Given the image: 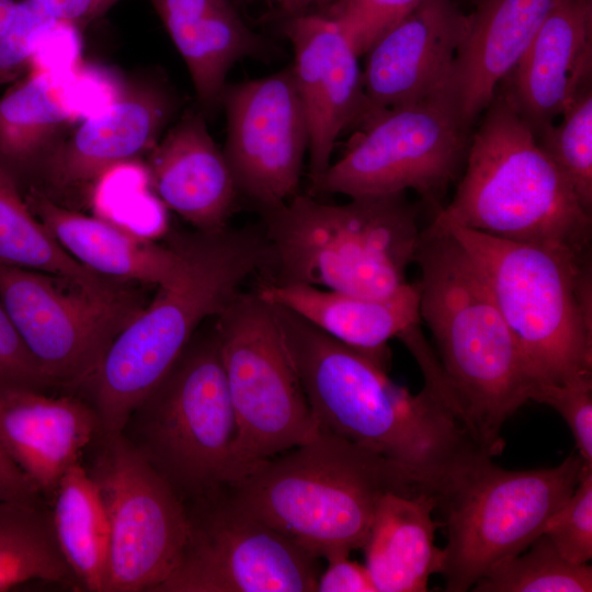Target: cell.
<instances>
[{"mask_svg": "<svg viewBox=\"0 0 592 592\" xmlns=\"http://www.w3.org/2000/svg\"><path fill=\"white\" fill-rule=\"evenodd\" d=\"M0 263L67 281L99 296L127 289L72 258L34 215L18 183L0 168Z\"/></svg>", "mask_w": 592, "mask_h": 592, "instance_id": "29", "label": "cell"}, {"mask_svg": "<svg viewBox=\"0 0 592 592\" xmlns=\"http://www.w3.org/2000/svg\"><path fill=\"white\" fill-rule=\"evenodd\" d=\"M560 0H477L445 93L468 128L491 103Z\"/></svg>", "mask_w": 592, "mask_h": 592, "instance_id": "21", "label": "cell"}, {"mask_svg": "<svg viewBox=\"0 0 592 592\" xmlns=\"http://www.w3.org/2000/svg\"><path fill=\"white\" fill-rule=\"evenodd\" d=\"M558 124L544 128L537 141L592 212V89L585 86L568 104Z\"/></svg>", "mask_w": 592, "mask_h": 592, "instance_id": "32", "label": "cell"}, {"mask_svg": "<svg viewBox=\"0 0 592 592\" xmlns=\"http://www.w3.org/2000/svg\"><path fill=\"white\" fill-rule=\"evenodd\" d=\"M66 24L46 15L27 0H19L12 20L0 34V84L20 79L39 49Z\"/></svg>", "mask_w": 592, "mask_h": 592, "instance_id": "33", "label": "cell"}, {"mask_svg": "<svg viewBox=\"0 0 592 592\" xmlns=\"http://www.w3.org/2000/svg\"><path fill=\"white\" fill-rule=\"evenodd\" d=\"M265 1L270 3H274L278 8L280 12L283 14V18H284L293 13V11L295 10L296 5L298 4L300 0H265Z\"/></svg>", "mask_w": 592, "mask_h": 592, "instance_id": "43", "label": "cell"}, {"mask_svg": "<svg viewBox=\"0 0 592 592\" xmlns=\"http://www.w3.org/2000/svg\"><path fill=\"white\" fill-rule=\"evenodd\" d=\"M179 274L114 338L87 386L102 436L124 432L133 412L169 373L201 326L219 316L248 277L271 263L263 229L225 227L172 240Z\"/></svg>", "mask_w": 592, "mask_h": 592, "instance_id": "2", "label": "cell"}, {"mask_svg": "<svg viewBox=\"0 0 592 592\" xmlns=\"http://www.w3.org/2000/svg\"><path fill=\"white\" fill-rule=\"evenodd\" d=\"M179 561L155 592H312L319 558L239 508L225 489L191 501Z\"/></svg>", "mask_w": 592, "mask_h": 592, "instance_id": "12", "label": "cell"}, {"mask_svg": "<svg viewBox=\"0 0 592 592\" xmlns=\"http://www.w3.org/2000/svg\"><path fill=\"white\" fill-rule=\"evenodd\" d=\"M0 385L42 390L49 386L0 300Z\"/></svg>", "mask_w": 592, "mask_h": 592, "instance_id": "37", "label": "cell"}, {"mask_svg": "<svg viewBox=\"0 0 592 592\" xmlns=\"http://www.w3.org/2000/svg\"><path fill=\"white\" fill-rule=\"evenodd\" d=\"M328 567L319 574L318 592H377L365 565L353 561L348 556L327 560Z\"/></svg>", "mask_w": 592, "mask_h": 592, "instance_id": "38", "label": "cell"}, {"mask_svg": "<svg viewBox=\"0 0 592 592\" xmlns=\"http://www.w3.org/2000/svg\"><path fill=\"white\" fill-rule=\"evenodd\" d=\"M24 198L62 248L100 276L159 287L181 270L182 254L173 241L163 247L112 221L68 209L35 186Z\"/></svg>", "mask_w": 592, "mask_h": 592, "instance_id": "24", "label": "cell"}, {"mask_svg": "<svg viewBox=\"0 0 592 592\" xmlns=\"http://www.w3.org/2000/svg\"><path fill=\"white\" fill-rule=\"evenodd\" d=\"M533 401L555 409L571 431L576 452L584 465L592 467V375L563 384H540Z\"/></svg>", "mask_w": 592, "mask_h": 592, "instance_id": "36", "label": "cell"}, {"mask_svg": "<svg viewBox=\"0 0 592 592\" xmlns=\"http://www.w3.org/2000/svg\"><path fill=\"white\" fill-rule=\"evenodd\" d=\"M330 1L331 0H300L292 14L320 9Z\"/></svg>", "mask_w": 592, "mask_h": 592, "instance_id": "42", "label": "cell"}, {"mask_svg": "<svg viewBox=\"0 0 592 592\" xmlns=\"http://www.w3.org/2000/svg\"><path fill=\"white\" fill-rule=\"evenodd\" d=\"M467 25L454 0H422L379 36L365 54L362 118L445 92Z\"/></svg>", "mask_w": 592, "mask_h": 592, "instance_id": "17", "label": "cell"}, {"mask_svg": "<svg viewBox=\"0 0 592 592\" xmlns=\"http://www.w3.org/2000/svg\"><path fill=\"white\" fill-rule=\"evenodd\" d=\"M148 155L149 182L168 208L200 231L227 227L239 194L203 113L185 112Z\"/></svg>", "mask_w": 592, "mask_h": 592, "instance_id": "22", "label": "cell"}, {"mask_svg": "<svg viewBox=\"0 0 592 592\" xmlns=\"http://www.w3.org/2000/svg\"><path fill=\"white\" fill-rule=\"evenodd\" d=\"M0 300L49 386L81 385L143 309L129 292L99 296L56 276L1 263Z\"/></svg>", "mask_w": 592, "mask_h": 592, "instance_id": "14", "label": "cell"}, {"mask_svg": "<svg viewBox=\"0 0 592 592\" xmlns=\"http://www.w3.org/2000/svg\"><path fill=\"white\" fill-rule=\"evenodd\" d=\"M437 499L425 491L387 492L376 508L361 549L377 592H423L441 573L443 548L435 545L442 523Z\"/></svg>", "mask_w": 592, "mask_h": 592, "instance_id": "26", "label": "cell"}, {"mask_svg": "<svg viewBox=\"0 0 592 592\" xmlns=\"http://www.w3.org/2000/svg\"><path fill=\"white\" fill-rule=\"evenodd\" d=\"M274 284H308L364 297L403 286L421 237L406 193L328 204L296 194L261 212Z\"/></svg>", "mask_w": 592, "mask_h": 592, "instance_id": "6", "label": "cell"}, {"mask_svg": "<svg viewBox=\"0 0 592 592\" xmlns=\"http://www.w3.org/2000/svg\"><path fill=\"white\" fill-rule=\"evenodd\" d=\"M584 463L572 452L549 468L508 470L486 456L437 500L446 531L441 574L445 590L465 592L538 538L578 485Z\"/></svg>", "mask_w": 592, "mask_h": 592, "instance_id": "9", "label": "cell"}, {"mask_svg": "<svg viewBox=\"0 0 592 592\" xmlns=\"http://www.w3.org/2000/svg\"><path fill=\"white\" fill-rule=\"evenodd\" d=\"M591 71L592 0H560L506 78L505 92L536 136L591 84Z\"/></svg>", "mask_w": 592, "mask_h": 592, "instance_id": "19", "label": "cell"}, {"mask_svg": "<svg viewBox=\"0 0 592 592\" xmlns=\"http://www.w3.org/2000/svg\"><path fill=\"white\" fill-rule=\"evenodd\" d=\"M50 512L55 537L76 581L104 592L110 528L100 488L80 463L60 479Z\"/></svg>", "mask_w": 592, "mask_h": 592, "instance_id": "28", "label": "cell"}, {"mask_svg": "<svg viewBox=\"0 0 592 592\" xmlns=\"http://www.w3.org/2000/svg\"><path fill=\"white\" fill-rule=\"evenodd\" d=\"M225 490L239 508L327 560L362 548L384 494L423 491L391 462L321 430Z\"/></svg>", "mask_w": 592, "mask_h": 592, "instance_id": "4", "label": "cell"}, {"mask_svg": "<svg viewBox=\"0 0 592 592\" xmlns=\"http://www.w3.org/2000/svg\"><path fill=\"white\" fill-rule=\"evenodd\" d=\"M68 96L62 76L52 68L18 79L0 96V168L19 186L39 173L77 116Z\"/></svg>", "mask_w": 592, "mask_h": 592, "instance_id": "27", "label": "cell"}, {"mask_svg": "<svg viewBox=\"0 0 592 592\" xmlns=\"http://www.w3.org/2000/svg\"><path fill=\"white\" fill-rule=\"evenodd\" d=\"M19 0H0V34L13 18Z\"/></svg>", "mask_w": 592, "mask_h": 592, "instance_id": "41", "label": "cell"}, {"mask_svg": "<svg viewBox=\"0 0 592 592\" xmlns=\"http://www.w3.org/2000/svg\"><path fill=\"white\" fill-rule=\"evenodd\" d=\"M272 306L319 430L386 458L436 499L465 468L493 457L432 387L411 394L378 358Z\"/></svg>", "mask_w": 592, "mask_h": 592, "instance_id": "1", "label": "cell"}, {"mask_svg": "<svg viewBox=\"0 0 592 592\" xmlns=\"http://www.w3.org/2000/svg\"><path fill=\"white\" fill-rule=\"evenodd\" d=\"M103 439L91 475L110 528L104 592H155L183 550L185 503L124 433Z\"/></svg>", "mask_w": 592, "mask_h": 592, "instance_id": "13", "label": "cell"}, {"mask_svg": "<svg viewBox=\"0 0 592 592\" xmlns=\"http://www.w3.org/2000/svg\"><path fill=\"white\" fill-rule=\"evenodd\" d=\"M422 0H331L317 9L345 33L360 57Z\"/></svg>", "mask_w": 592, "mask_h": 592, "instance_id": "34", "label": "cell"}, {"mask_svg": "<svg viewBox=\"0 0 592 592\" xmlns=\"http://www.w3.org/2000/svg\"><path fill=\"white\" fill-rule=\"evenodd\" d=\"M73 579L50 512L39 503L0 501V592L33 580L68 585Z\"/></svg>", "mask_w": 592, "mask_h": 592, "instance_id": "30", "label": "cell"}, {"mask_svg": "<svg viewBox=\"0 0 592 592\" xmlns=\"http://www.w3.org/2000/svg\"><path fill=\"white\" fill-rule=\"evenodd\" d=\"M177 107L174 94L162 83L119 88L110 102L59 141L39 173L58 189L89 185L110 170L149 153Z\"/></svg>", "mask_w": 592, "mask_h": 592, "instance_id": "18", "label": "cell"}, {"mask_svg": "<svg viewBox=\"0 0 592 592\" xmlns=\"http://www.w3.org/2000/svg\"><path fill=\"white\" fill-rule=\"evenodd\" d=\"M129 420L138 429L133 444L184 503L243 478L215 318L198 329Z\"/></svg>", "mask_w": 592, "mask_h": 592, "instance_id": "8", "label": "cell"}, {"mask_svg": "<svg viewBox=\"0 0 592 592\" xmlns=\"http://www.w3.org/2000/svg\"><path fill=\"white\" fill-rule=\"evenodd\" d=\"M257 293L265 301L287 308L330 337L385 364L388 341L400 340L421 325L417 282H408L382 298L308 284L270 283Z\"/></svg>", "mask_w": 592, "mask_h": 592, "instance_id": "25", "label": "cell"}, {"mask_svg": "<svg viewBox=\"0 0 592 592\" xmlns=\"http://www.w3.org/2000/svg\"><path fill=\"white\" fill-rule=\"evenodd\" d=\"M100 432L90 403L73 396L0 385V442L39 494H54Z\"/></svg>", "mask_w": 592, "mask_h": 592, "instance_id": "20", "label": "cell"}, {"mask_svg": "<svg viewBox=\"0 0 592 592\" xmlns=\"http://www.w3.org/2000/svg\"><path fill=\"white\" fill-rule=\"evenodd\" d=\"M291 65L309 132V174L316 183L329 169L340 134L365 112L360 56L342 29L319 11L284 16Z\"/></svg>", "mask_w": 592, "mask_h": 592, "instance_id": "16", "label": "cell"}, {"mask_svg": "<svg viewBox=\"0 0 592 592\" xmlns=\"http://www.w3.org/2000/svg\"><path fill=\"white\" fill-rule=\"evenodd\" d=\"M52 19L79 30L103 15L118 0H27Z\"/></svg>", "mask_w": 592, "mask_h": 592, "instance_id": "39", "label": "cell"}, {"mask_svg": "<svg viewBox=\"0 0 592 592\" xmlns=\"http://www.w3.org/2000/svg\"><path fill=\"white\" fill-rule=\"evenodd\" d=\"M183 58L203 113L221 107L227 76L247 57L272 47L242 19L236 0H149Z\"/></svg>", "mask_w": 592, "mask_h": 592, "instance_id": "23", "label": "cell"}, {"mask_svg": "<svg viewBox=\"0 0 592 592\" xmlns=\"http://www.w3.org/2000/svg\"><path fill=\"white\" fill-rule=\"evenodd\" d=\"M227 138L223 150L238 194L259 212L297 194L309 147L306 114L292 66L227 84L223 99Z\"/></svg>", "mask_w": 592, "mask_h": 592, "instance_id": "15", "label": "cell"}, {"mask_svg": "<svg viewBox=\"0 0 592 592\" xmlns=\"http://www.w3.org/2000/svg\"><path fill=\"white\" fill-rule=\"evenodd\" d=\"M39 493L0 442V501L39 503Z\"/></svg>", "mask_w": 592, "mask_h": 592, "instance_id": "40", "label": "cell"}, {"mask_svg": "<svg viewBox=\"0 0 592 592\" xmlns=\"http://www.w3.org/2000/svg\"><path fill=\"white\" fill-rule=\"evenodd\" d=\"M444 219L494 238L591 254L592 212L509 94L496 93L467 149Z\"/></svg>", "mask_w": 592, "mask_h": 592, "instance_id": "5", "label": "cell"}, {"mask_svg": "<svg viewBox=\"0 0 592 592\" xmlns=\"http://www.w3.org/2000/svg\"><path fill=\"white\" fill-rule=\"evenodd\" d=\"M315 194L352 197L415 191L437 205L465 164L468 130L445 92L365 115Z\"/></svg>", "mask_w": 592, "mask_h": 592, "instance_id": "10", "label": "cell"}, {"mask_svg": "<svg viewBox=\"0 0 592 592\" xmlns=\"http://www.w3.org/2000/svg\"><path fill=\"white\" fill-rule=\"evenodd\" d=\"M434 217L478 269L537 386L592 375L591 254L499 239Z\"/></svg>", "mask_w": 592, "mask_h": 592, "instance_id": "7", "label": "cell"}, {"mask_svg": "<svg viewBox=\"0 0 592 592\" xmlns=\"http://www.w3.org/2000/svg\"><path fill=\"white\" fill-rule=\"evenodd\" d=\"M543 535L570 562L588 563L592 558V467L584 465L569 498L550 516Z\"/></svg>", "mask_w": 592, "mask_h": 592, "instance_id": "35", "label": "cell"}, {"mask_svg": "<svg viewBox=\"0 0 592 592\" xmlns=\"http://www.w3.org/2000/svg\"><path fill=\"white\" fill-rule=\"evenodd\" d=\"M215 327L246 476L319 428L270 303L241 292L215 317Z\"/></svg>", "mask_w": 592, "mask_h": 592, "instance_id": "11", "label": "cell"}, {"mask_svg": "<svg viewBox=\"0 0 592 592\" xmlns=\"http://www.w3.org/2000/svg\"><path fill=\"white\" fill-rule=\"evenodd\" d=\"M419 314L463 421L492 456L506 420L532 400L537 383L473 260L435 217L422 229Z\"/></svg>", "mask_w": 592, "mask_h": 592, "instance_id": "3", "label": "cell"}, {"mask_svg": "<svg viewBox=\"0 0 592 592\" xmlns=\"http://www.w3.org/2000/svg\"><path fill=\"white\" fill-rule=\"evenodd\" d=\"M478 592H590L592 568L568 561L540 535L524 551L489 571L471 589Z\"/></svg>", "mask_w": 592, "mask_h": 592, "instance_id": "31", "label": "cell"}]
</instances>
